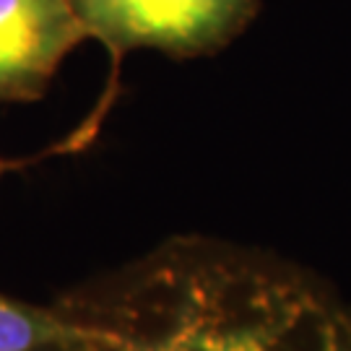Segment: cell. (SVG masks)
<instances>
[{"mask_svg":"<svg viewBox=\"0 0 351 351\" xmlns=\"http://www.w3.org/2000/svg\"><path fill=\"white\" fill-rule=\"evenodd\" d=\"M63 307L114 351H351V313L313 278L206 239L167 242Z\"/></svg>","mask_w":351,"mask_h":351,"instance_id":"obj_1","label":"cell"},{"mask_svg":"<svg viewBox=\"0 0 351 351\" xmlns=\"http://www.w3.org/2000/svg\"><path fill=\"white\" fill-rule=\"evenodd\" d=\"M86 34L114 58L151 47L167 55L219 50L250 21L255 0H73Z\"/></svg>","mask_w":351,"mask_h":351,"instance_id":"obj_2","label":"cell"},{"mask_svg":"<svg viewBox=\"0 0 351 351\" xmlns=\"http://www.w3.org/2000/svg\"><path fill=\"white\" fill-rule=\"evenodd\" d=\"M84 39L73 0H0V104L39 99Z\"/></svg>","mask_w":351,"mask_h":351,"instance_id":"obj_3","label":"cell"},{"mask_svg":"<svg viewBox=\"0 0 351 351\" xmlns=\"http://www.w3.org/2000/svg\"><path fill=\"white\" fill-rule=\"evenodd\" d=\"M97 339V330L65 307L45 310L0 294V351L63 349Z\"/></svg>","mask_w":351,"mask_h":351,"instance_id":"obj_4","label":"cell"},{"mask_svg":"<svg viewBox=\"0 0 351 351\" xmlns=\"http://www.w3.org/2000/svg\"><path fill=\"white\" fill-rule=\"evenodd\" d=\"M68 351H114V349H112V346H107L101 339H97V341H88V343H81V346L68 349Z\"/></svg>","mask_w":351,"mask_h":351,"instance_id":"obj_5","label":"cell"},{"mask_svg":"<svg viewBox=\"0 0 351 351\" xmlns=\"http://www.w3.org/2000/svg\"><path fill=\"white\" fill-rule=\"evenodd\" d=\"M97 336H99V333H97ZM78 346H81V343H78ZM68 349H75V346H63V349H45V351H68Z\"/></svg>","mask_w":351,"mask_h":351,"instance_id":"obj_6","label":"cell"},{"mask_svg":"<svg viewBox=\"0 0 351 351\" xmlns=\"http://www.w3.org/2000/svg\"><path fill=\"white\" fill-rule=\"evenodd\" d=\"M3 169H5V164H3V162H0V172H3Z\"/></svg>","mask_w":351,"mask_h":351,"instance_id":"obj_7","label":"cell"}]
</instances>
